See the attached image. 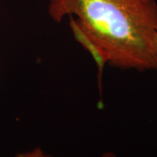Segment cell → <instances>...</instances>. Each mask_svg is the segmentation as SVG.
I'll return each mask as SVG.
<instances>
[{
	"instance_id": "obj_1",
	"label": "cell",
	"mask_w": 157,
	"mask_h": 157,
	"mask_svg": "<svg viewBox=\"0 0 157 157\" xmlns=\"http://www.w3.org/2000/svg\"><path fill=\"white\" fill-rule=\"evenodd\" d=\"M48 13L58 23L74 17L73 34L100 69H155V0H49Z\"/></svg>"
},
{
	"instance_id": "obj_2",
	"label": "cell",
	"mask_w": 157,
	"mask_h": 157,
	"mask_svg": "<svg viewBox=\"0 0 157 157\" xmlns=\"http://www.w3.org/2000/svg\"><path fill=\"white\" fill-rule=\"evenodd\" d=\"M153 51L155 59V69H157V32L153 36Z\"/></svg>"
}]
</instances>
